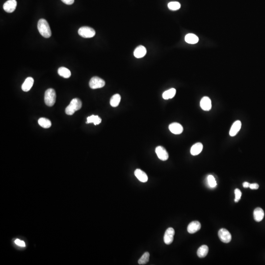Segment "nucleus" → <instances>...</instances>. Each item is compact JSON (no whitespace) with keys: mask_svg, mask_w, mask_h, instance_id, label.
I'll use <instances>...</instances> for the list:
<instances>
[{"mask_svg":"<svg viewBox=\"0 0 265 265\" xmlns=\"http://www.w3.org/2000/svg\"><path fill=\"white\" fill-rule=\"evenodd\" d=\"M82 106L81 101L78 98L72 99L70 104L65 109V112L67 115H73L75 112L81 109Z\"/></svg>","mask_w":265,"mask_h":265,"instance_id":"obj_2","label":"nucleus"},{"mask_svg":"<svg viewBox=\"0 0 265 265\" xmlns=\"http://www.w3.org/2000/svg\"><path fill=\"white\" fill-rule=\"evenodd\" d=\"M63 3L68 5H71L74 3V0H61Z\"/></svg>","mask_w":265,"mask_h":265,"instance_id":"obj_32","label":"nucleus"},{"mask_svg":"<svg viewBox=\"0 0 265 265\" xmlns=\"http://www.w3.org/2000/svg\"><path fill=\"white\" fill-rule=\"evenodd\" d=\"M15 243L16 245H18V246H20V247H26V244L25 243V242L24 241H21V240L19 239L16 240L15 241Z\"/></svg>","mask_w":265,"mask_h":265,"instance_id":"obj_30","label":"nucleus"},{"mask_svg":"<svg viewBox=\"0 0 265 265\" xmlns=\"http://www.w3.org/2000/svg\"><path fill=\"white\" fill-rule=\"evenodd\" d=\"M250 183H248L247 182H245L243 183V187L245 188H248V187H250Z\"/></svg>","mask_w":265,"mask_h":265,"instance_id":"obj_33","label":"nucleus"},{"mask_svg":"<svg viewBox=\"0 0 265 265\" xmlns=\"http://www.w3.org/2000/svg\"><path fill=\"white\" fill-rule=\"evenodd\" d=\"M134 173L136 177L140 182L145 183L148 181V178L146 174L140 169H136Z\"/></svg>","mask_w":265,"mask_h":265,"instance_id":"obj_15","label":"nucleus"},{"mask_svg":"<svg viewBox=\"0 0 265 265\" xmlns=\"http://www.w3.org/2000/svg\"><path fill=\"white\" fill-rule=\"evenodd\" d=\"M121 101V96L119 94L113 95L110 100V104L112 107H116L119 106Z\"/></svg>","mask_w":265,"mask_h":265,"instance_id":"obj_23","label":"nucleus"},{"mask_svg":"<svg viewBox=\"0 0 265 265\" xmlns=\"http://www.w3.org/2000/svg\"><path fill=\"white\" fill-rule=\"evenodd\" d=\"M218 236L221 242L224 243H229L232 239V236L227 230L221 228L218 232Z\"/></svg>","mask_w":265,"mask_h":265,"instance_id":"obj_6","label":"nucleus"},{"mask_svg":"<svg viewBox=\"0 0 265 265\" xmlns=\"http://www.w3.org/2000/svg\"><path fill=\"white\" fill-rule=\"evenodd\" d=\"M259 187L258 184L253 183L250 185V188L252 190H257Z\"/></svg>","mask_w":265,"mask_h":265,"instance_id":"obj_31","label":"nucleus"},{"mask_svg":"<svg viewBox=\"0 0 265 265\" xmlns=\"http://www.w3.org/2000/svg\"><path fill=\"white\" fill-rule=\"evenodd\" d=\"M200 107L205 111H210L212 108V103L211 99L208 97L205 96L201 100Z\"/></svg>","mask_w":265,"mask_h":265,"instance_id":"obj_10","label":"nucleus"},{"mask_svg":"<svg viewBox=\"0 0 265 265\" xmlns=\"http://www.w3.org/2000/svg\"><path fill=\"white\" fill-rule=\"evenodd\" d=\"M89 86L92 89H100L105 85V82L98 77H93L89 81Z\"/></svg>","mask_w":265,"mask_h":265,"instance_id":"obj_5","label":"nucleus"},{"mask_svg":"<svg viewBox=\"0 0 265 265\" xmlns=\"http://www.w3.org/2000/svg\"><path fill=\"white\" fill-rule=\"evenodd\" d=\"M235 202H239L240 199H241V196H242V193H241V190H240L239 189H236L235 190Z\"/></svg>","mask_w":265,"mask_h":265,"instance_id":"obj_29","label":"nucleus"},{"mask_svg":"<svg viewBox=\"0 0 265 265\" xmlns=\"http://www.w3.org/2000/svg\"><path fill=\"white\" fill-rule=\"evenodd\" d=\"M34 79L32 77H28L26 79L22 85V89L24 92H28L30 90L34 85Z\"/></svg>","mask_w":265,"mask_h":265,"instance_id":"obj_16","label":"nucleus"},{"mask_svg":"<svg viewBox=\"0 0 265 265\" xmlns=\"http://www.w3.org/2000/svg\"><path fill=\"white\" fill-rule=\"evenodd\" d=\"M38 28L40 35L45 38H49L52 32L49 24L44 19H40L38 24Z\"/></svg>","mask_w":265,"mask_h":265,"instance_id":"obj_1","label":"nucleus"},{"mask_svg":"<svg viewBox=\"0 0 265 265\" xmlns=\"http://www.w3.org/2000/svg\"><path fill=\"white\" fill-rule=\"evenodd\" d=\"M207 181L209 186L211 188H215V187H216V181L213 175H209L207 177Z\"/></svg>","mask_w":265,"mask_h":265,"instance_id":"obj_28","label":"nucleus"},{"mask_svg":"<svg viewBox=\"0 0 265 265\" xmlns=\"http://www.w3.org/2000/svg\"><path fill=\"white\" fill-rule=\"evenodd\" d=\"M56 100V93L53 89H48L44 95V102L48 106L52 107L54 105Z\"/></svg>","mask_w":265,"mask_h":265,"instance_id":"obj_3","label":"nucleus"},{"mask_svg":"<svg viewBox=\"0 0 265 265\" xmlns=\"http://www.w3.org/2000/svg\"><path fill=\"white\" fill-rule=\"evenodd\" d=\"M185 40L189 44H196L199 41V39L196 35L193 34H188L185 36Z\"/></svg>","mask_w":265,"mask_h":265,"instance_id":"obj_19","label":"nucleus"},{"mask_svg":"<svg viewBox=\"0 0 265 265\" xmlns=\"http://www.w3.org/2000/svg\"><path fill=\"white\" fill-rule=\"evenodd\" d=\"M38 122H39V125L45 129L49 128L52 125L51 122L50 120L43 118V117L39 119Z\"/></svg>","mask_w":265,"mask_h":265,"instance_id":"obj_25","label":"nucleus"},{"mask_svg":"<svg viewBox=\"0 0 265 265\" xmlns=\"http://www.w3.org/2000/svg\"><path fill=\"white\" fill-rule=\"evenodd\" d=\"M242 123L240 120L235 121L231 128L229 132V135L231 136H234L237 135L238 132L239 131L241 128Z\"/></svg>","mask_w":265,"mask_h":265,"instance_id":"obj_14","label":"nucleus"},{"mask_svg":"<svg viewBox=\"0 0 265 265\" xmlns=\"http://www.w3.org/2000/svg\"><path fill=\"white\" fill-rule=\"evenodd\" d=\"M200 223L198 221H193L189 224L187 228V230L190 234H194L200 230Z\"/></svg>","mask_w":265,"mask_h":265,"instance_id":"obj_12","label":"nucleus"},{"mask_svg":"<svg viewBox=\"0 0 265 265\" xmlns=\"http://www.w3.org/2000/svg\"><path fill=\"white\" fill-rule=\"evenodd\" d=\"M254 219L257 222H260L263 220L264 217V212L262 209L260 207L256 208L254 210Z\"/></svg>","mask_w":265,"mask_h":265,"instance_id":"obj_17","label":"nucleus"},{"mask_svg":"<svg viewBox=\"0 0 265 265\" xmlns=\"http://www.w3.org/2000/svg\"><path fill=\"white\" fill-rule=\"evenodd\" d=\"M149 253L148 252H145L138 261V263L139 265H145L149 262Z\"/></svg>","mask_w":265,"mask_h":265,"instance_id":"obj_26","label":"nucleus"},{"mask_svg":"<svg viewBox=\"0 0 265 265\" xmlns=\"http://www.w3.org/2000/svg\"><path fill=\"white\" fill-rule=\"evenodd\" d=\"M169 130L173 134L179 135L183 131V127L180 124L174 122L170 124L169 126Z\"/></svg>","mask_w":265,"mask_h":265,"instance_id":"obj_11","label":"nucleus"},{"mask_svg":"<svg viewBox=\"0 0 265 265\" xmlns=\"http://www.w3.org/2000/svg\"><path fill=\"white\" fill-rule=\"evenodd\" d=\"M176 92V90L175 89H170L169 90L164 92L163 94V98L165 100L171 99L173 98Z\"/></svg>","mask_w":265,"mask_h":265,"instance_id":"obj_22","label":"nucleus"},{"mask_svg":"<svg viewBox=\"0 0 265 265\" xmlns=\"http://www.w3.org/2000/svg\"><path fill=\"white\" fill-rule=\"evenodd\" d=\"M203 149V145L200 143L194 144L190 149V153L193 156H196L201 153Z\"/></svg>","mask_w":265,"mask_h":265,"instance_id":"obj_18","label":"nucleus"},{"mask_svg":"<svg viewBox=\"0 0 265 265\" xmlns=\"http://www.w3.org/2000/svg\"><path fill=\"white\" fill-rule=\"evenodd\" d=\"M17 6V2L16 0H8L3 5V8L8 13H12L15 10Z\"/></svg>","mask_w":265,"mask_h":265,"instance_id":"obj_9","label":"nucleus"},{"mask_svg":"<svg viewBox=\"0 0 265 265\" xmlns=\"http://www.w3.org/2000/svg\"><path fill=\"white\" fill-rule=\"evenodd\" d=\"M174 234H175V231L173 228L169 227L167 228L165 232V235L163 237V240L165 243L166 245L171 244L173 241Z\"/></svg>","mask_w":265,"mask_h":265,"instance_id":"obj_7","label":"nucleus"},{"mask_svg":"<svg viewBox=\"0 0 265 265\" xmlns=\"http://www.w3.org/2000/svg\"><path fill=\"white\" fill-rule=\"evenodd\" d=\"M58 74L59 76L65 78H69L71 76V72L69 70L65 67H61L58 69Z\"/></svg>","mask_w":265,"mask_h":265,"instance_id":"obj_21","label":"nucleus"},{"mask_svg":"<svg viewBox=\"0 0 265 265\" xmlns=\"http://www.w3.org/2000/svg\"><path fill=\"white\" fill-rule=\"evenodd\" d=\"M146 49L145 47L139 45L136 48L134 52V55L138 59L142 58L146 54Z\"/></svg>","mask_w":265,"mask_h":265,"instance_id":"obj_13","label":"nucleus"},{"mask_svg":"<svg viewBox=\"0 0 265 265\" xmlns=\"http://www.w3.org/2000/svg\"><path fill=\"white\" fill-rule=\"evenodd\" d=\"M78 34L82 38H92L95 36V31L92 28L84 26L79 29Z\"/></svg>","mask_w":265,"mask_h":265,"instance_id":"obj_4","label":"nucleus"},{"mask_svg":"<svg viewBox=\"0 0 265 265\" xmlns=\"http://www.w3.org/2000/svg\"><path fill=\"white\" fill-rule=\"evenodd\" d=\"M168 8L170 10H177L181 8V4L178 2H171L168 4Z\"/></svg>","mask_w":265,"mask_h":265,"instance_id":"obj_27","label":"nucleus"},{"mask_svg":"<svg viewBox=\"0 0 265 265\" xmlns=\"http://www.w3.org/2000/svg\"><path fill=\"white\" fill-rule=\"evenodd\" d=\"M156 154L158 158L162 161H166L169 159V154L167 151L164 147L161 146H159L156 147L155 149Z\"/></svg>","mask_w":265,"mask_h":265,"instance_id":"obj_8","label":"nucleus"},{"mask_svg":"<svg viewBox=\"0 0 265 265\" xmlns=\"http://www.w3.org/2000/svg\"><path fill=\"white\" fill-rule=\"evenodd\" d=\"M209 248L206 245H203L199 247L197 251V256L201 258L206 257L208 253Z\"/></svg>","mask_w":265,"mask_h":265,"instance_id":"obj_20","label":"nucleus"},{"mask_svg":"<svg viewBox=\"0 0 265 265\" xmlns=\"http://www.w3.org/2000/svg\"><path fill=\"white\" fill-rule=\"evenodd\" d=\"M102 120L98 116H94V115H92V116H89L87 118V121L86 122V124L90 123H93L94 125H98L101 122Z\"/></svg>","mask_w":265,"mask_h":265,"instance_id":"obj_24","label":"nucleus"}]
</instances>
